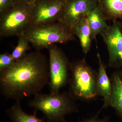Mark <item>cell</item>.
Instances as JSON below:
<instances>
[{
    "mask_svg": "<svg viewBox=\"0 0 122 122\" xmlns=\"http://www.w3.org/2000/svg\"><path fill=\"white\" fill-rule=\"evenodd\" d=\"M99 0H66L59 22L71 29L82 18L87 16Z\"/></svg>",
    "mask_w": 122,
    "mask_h": 122,
    "instance_id": "9",
    "label": "cell"
},
{
    "mask_svg": "<svg viewBox=\"0 0 122 122\" xmlns=\"http://www.w3.org/2000/svg\"><path fill=\"white\" fill-rule=\"evenodd\" d=\"M15 61L11 54L5 53L0 55V72L10 67Z\"/></svg>",
    "mask_w": 122,
    "mask_h": 122,
    "instance_id": "17",
    "label": "cell"
},
{
    "mask_svg": "<svg viewBox=\"0 0 122 122\" xmlns=\"http://www.w3.org/2000/svg\"><path fill=\"white\" fill-rule=\"evenodd\" d=\"M72 33L78 38L82 51L86 54L91 47V31L87 16L82 18L71 29Z\"/></svg>",
    "mask_w": 122,
    "mask_h": 122,
    "instance_id": "11",
    "label": "cell"
},
{
    "mask_svg": "<svg viewBox=\"0 0 122 122\" xmlns=\"http://www.w3.org/2000/svg\"><path fill=\"white\" fill-rule=\"evenodd\" d=\"M100 35L108 50V65L111 68L122 69V30L118 21H113L112 25Z\"/></svg>",
    "mask_w": 122,
    "mask_h": 122,
    "instance_id": "8",
    "label": "cell"
},
{
    "mask_svg": "<svg viewBox=\"0 0 122 122\" xmlns=\"http://www.w3.org/2000/svg\"><path fill=\"white\" fill-rule=\"evenodd\" d=\"M75 99L69 93L43 94L34 95L29 102V106L41 112L48 122L65 121L66 115L75 112L77 106Z\"/></svg>",
    "mask_w": 122,
    "mask_h": 122,
    "instance_id": "2",
    "label": "cell"
},
{
    "mask_svg": "<svg viewBox=\"0 0 122 122\" xmlns=\"http://www.w3.org/2000/svg\"></svg>",
    "mask_w": 122,
    "mask_h": 122,
    "instance_id": "22",
    "label": "cell"
},
{
    "mask_svg": "<svg viewBox=\"0 0 122 122\" xmlns=\"http://www.w3.org/2000/svg\"><path fill=\"white\" fill-rule=\"evenodd\" d=\"M82 122H109L107 120L105 119H89Z\"/></svg>",
    "mask_w": 122,
    "mask_h": 122,
    "instance_id": "19",
    "label": "cell"
},
{
    "mask_svg": "<svg viewBox=\"0 0 122 122\" xmlns=\"http://www.w3.org/2000/svg\"><path fill=\"white\" fill-rule=\"evenodd\" d=\"M98 4L107 20H122V0H99Z\"/></svg>",
    "mask_w": 122,
    "mask_h": 122,
    "instance_id": "14",
    "label": "cell"
},
{
    "mask_svg": "<svg viewBox=\"0 0 122 122\" xmlns=\"http://www.w3.org/2000/svg\"><path fill=\"white\" fill-rule=\"evenodd\" d=\"M112 91L110 106L122 117V70L114 72L111 79Z\"/></svg>",
    "mask_w": 122,
    "mask_h": 122,
    "instance_id": "13",
    "label": "cell"
},
{
    "mask_svg": "<svg viewBox=\"0 0 122 122\" xmlns=\"http://www.w3.org/2000/svg\"><path fill=\"white\" fill-rule=\"evenodd\" d=\"M23 35L38 51L56 43L65 44L76 40L71 30L59 21L30 28Z\"/></svg>",
    "mask_w": 122,
    "mask_h": 122,
    "instance_id": "4",
    "label": "cell"
},
{
    "mask_svg": "<svg viewBox=\"0 0 122 122\" xmlns=\"http://www.w3.org/2000/svg\"><path fill=\"white\" fill-rule=\"evenodd\" d=\"M18 37L17 46L11 54L15 61L22 58L26 55V52L30 49L29 45L30 42L25 36L22 34Z\"/></svg>",
    "mask_w": 122,
    "mask_h": 122,
    "instance_id": "16",
    "label": "cell"
},
{
    "mask_svg": "<svg viewBox=\"0 0 122 122\" xmlns=\"http://www.w3.org/2000/svg\"><path fill=\"white\" fill-rule=\"evenodd\" d=\"M49 53V84L51 93H58L69 81L70 63L62 51L55 44L47 48Z\"/></svg>",
    "mask_w": 122,
    "mask_h": 122,
    "instance_id": "6",
    "label": "cell"
},
{
    "mask_svg": "<svg viewBox=\"0 0 122 122\" xmlns=\"http://www.w3.org/2000/svg\"><path fill=\"white\" fill-rule=\"evenodd\" d=\"M33 4L15 3L8 11L0 14V35L4 37L24 34L30 28Z\"/></svg>",
    "mask_w": 122,
    "mask_h": 122,
    "instance_id": "5",
    "label": "cell"
},
{
    "mask_svg": "<svg viewBox=\"0 0 122 122\" xmlns=\"http://www.w3.org/2000/svg\"><path fill=\"white\" fill-rule=\"evenodd\" d=\"M37 0H15V3L20 2H25L34 4Z\"/></svg>",
    "mask_w": 122,
    "mask_h": 122,
    "instance_id": "20",
    "label": "cell"
},
{
    "mask_svg": "<svg viewBox=\"0 0 122 122\" xmlns=\"http://www.w3.org/2000/svg\"><path fill=\"white\" fill-rule=\"evenodd\" d=\"M97 57L99 65L97 76V88L99 94L103 98L104 102L103 107H107L110 106L112 91L111 82L107 76L106 67L98 52L97 54Z\"/></svg>",
    "mask_w": 122,
    "mask_h": 122,
    "instance_id": "10",
    "label": "cell"
},
{
    "mask_svg": "<svg viewBox=\"0 0 122 122\" xmlns=\"http://www.w3.org/2000/svg\"><path fill=\"white\" fill-rule=\"evenodd\" d=\"M118 21V22H119V24H120V26H121V29H122V20H119Z\"/></svg>",
    "mask_w": 122,
    "mask_h": 122,
    "instance_id": "21",
    "label": "cell"
},
{
    "mask_svg": "<svg viewBox=\"0 0 122 122\" xmlns=\"http://www.w3.org/2000/svg\"><path fill=\"white\" fill-rule=\"evenodd\" d=\"M7 112L12 122H44L43 119L37 117L36 112L33 115L25 113L22 110L20 101L15 102Z\"/></svg>",
    "mask_w": 122,
    "mask_h": 122,
    "instance_id": "15",
    "label": "cell"
},
{
    "mask_svg": "<svg viewBox=\"0 0 122 122\" xmlns=\"http://www.w3.org/2000/svg\"><path fill=\"white\" fill-rule=\"evenodd\" d=\"M69 93L75 99L90 100L99 94L97 86V74L85 59L70 63Z\"/></svg>",
    "mask_w": 122,
    "mask_h": 122,
    "instance_id": "3",
    "label": "cell"
},
{
    "mask_svg": "<svg viewBox=\"0 0 122 122\" xmlns=\"http://www.w3.org/2000/svg\"><path fill=\"white\" fill-rule=\"evenodd\" d=\"M15 4V0H0V14L11 8Z\"/></svg>",
    "mask_w": 122,
    "mask_h": 122,
    "instance_id": "18",
    "label": "cell"
},
{
    "mask_svg": "<svg viewBox=\"0 0 122 122\" xmlns=\"http://www.w3.org/2000/svg\"><path fill=\"white\" fill-rule=\"evenodd\" d=\"M87 17L91 31V39L93 41L109 25L107 24V20L99 4Z\"/></svg>",
    "mask_w": 122,
    "mask_h": 122,
    "instance_id": "12",
    "label": "cell"
},
{
    "mask_svg": "<svg viewBox=\"0 0 122 122\" xmlns=\"http://www.w3.org/2000/svg\"><path fill=\"white\" fill-rule=\"evenodd\" d=\"M65 1L66 0H37L33 5L29 28L59 21Z\"/></svg>",
    "mask_w": 122,
    "mask_h": 122,
    "instance_id": "7",
    "label": "cell"
},
{
    "mask_svg": "<svg viewBox=\"0 0 122 122\" xmlns=\"http://www.w3.org/2000/svg\"><path fill=\"white\" fill-rule=\"evenodd\" d=\"M49 81L46 57L39 51L31 52L0 72V93L7 99L21 102L40 93Z\"/></svg>",
    "mask_w": 122,
    "mask_h": 122,
    "instance_id": "1",
    "label": "cell"
}]
</instances>
